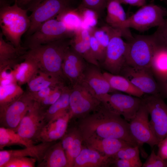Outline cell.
<instances>
[{
	"label": "cell",
	"instance_id": "obj_39",
	"mask_svg": "<svg viewBox=\"0 0 167 167\" xmlns=\"http://www.w3.org/2000/svg\"><path fill=\"white\" fill-rule=\"evenodd\" d=\"M108 0H82L81 4L84 7L95 11L100 16L106 8Z\"/></svg>",
	"mask_w": 167,
	"mask_h": 167
},
{
	"label": "cell",
	"instance_id": "obj_29",
	"mask_svg": "<svg viewBox=\"0 0 167 167\" xmlns=\"http://www.w3.org/2000/svg\"><path fill=\"white\" fill-rule=\"evenodd\" d=\"M103 75L111 87L116 91H120L128 95L142 98L144 94L124 77L106 71Z\"/></svg>",
	"mask_w": 167,
	"mask_h": 167
},
{
	"label": "cell",
	"instance_id": "obj_20",
	"mask_svg": "<svg viewBox=\"0 0 167 167\" xmlns=\"http://www.w3.org/2000/svg\"><path fill=\"white\" fill-rule=\"evenodd\" d=\"M84 140L85 141L88 148L95 150L103 155L111 158L123 148L137 146L130 142L116 139L91 137Z\"/></svg>",
	"mask_w": 167,
	"mask_h": 167
},
{
	"label": "cell",
	"instance_id": "obj_27",
	"mask_svg": "<svg viewBox=\"0 0 167 167\" xmlns=\"http://www.w3.org/2000/svg\"><path fill=\"white\" fill-rule=\"evenodd\" d=\"M0 33V69L7 66L14 67L18 59L26 52L16 48L11 43L6 42Z\"/></svg>",
	"mask_w": 167,
	"mask_h": 167
},
{
	"label": "cell",
	"instance_id": "obj_46",
	"mask_svg": "<svg viewBox=\"0 0 167 167\" xmlns=\"http://www.w3.org/2000/svg\"><path fill=\"white\" fill-rule=\"evenodd\" d=\"M44 0H17L18 5L21 8L32 11L38 4Z\"/></svg>",
	"mask_w": 167,
	"mask_h": 167
},
{
	"label": "cell",
	"instance_id": "obj_18",
	"mask_svg": "<svg viewBox=\"0 0 167 167\" xmlns=\"http://www.w3.org/2000/svg\"><path fill=\"white\" fill-rule=\"evenodd\" d=\"M70 119L69 111L48 122L42 129L36 141L52 142L62 139L67 131Z\"/></svg>",
	"mask_w": 167,
	"mask_h": 167
},
{
	"label": "cell",
	"instance_id": "obj_35",
	"mask_svg": "<svg viewBox=\"0 0 167 167\" xmlns=\"http://www.w3.org/2000/svg\"><path fill=\"white\" fill-rule=\"evenodd\" d=\"M111 28V27L107 24L100 28L95 27L90 31L98 42L105 56L110 39Z\"/></svg>",
	"mask_w": 167,
	"mask_h": 167
},
{
	"label": "cell",
	"instance_id": "obj_11",
	"mask_svg": "<svg viewBox=\"0 0 167 167\" xmlns=\"http://www.w3.org/2000/svg\"><path fill=\"white\" fill-rule=\"evenodd\" d=\"M35 101L28 91L8 105L0 108L1 126L16 131L22 119Z\"/></svg>",
	"mask_w": 167,
	"mask_h": 167
},
{
	"label": "cell",
	"instance_id": "obj_9",
	"mask_svg": "<svg viewBox=\"0 0 167 167\" xmlns=\"http://www.w3.org/2000/svg\"><path fill=\"white\" fill-rule=\"evenodd\" d=\"M75 0H44L36 5L29 16L30 24L25 36L33 33L45 21L54 19L65 11L76 8Z\"/></svg>",
	"mask_w": 167,
	"mask_h": 167
},
{
	"label": "cell",
	"instance_id": "obj_43",
	"mask_svg": "<svg viewBox=\"0 0 167 167\" xmlns=\"http://www.w3.org/2000/svg\"><path fill=\"white\" fill-rule=\"evenodd\" d=\"M90 33V45L92 52L94 58L100 65L104 62L105 56L97 41L91 32Z\"/></svg>",
	"mask_w": 167,
	"mask_h": 167
},
{
	"label": "cell",
	"instance_id": "obj_10",
	"mask_svg": "<svg viewBox=\"0 0 167 167\" xmlns=\"http://www.w3.org/2000/svg\"><path fill=\"white\" fill-rule=\"evenodd\" d=\"M151 117L152 130L158 142L167 136V105L160 95H148L142 97Z\"/></svg>",
	"mask_w": 167,
	"mask_h": 167
},
{
	"label": "cell",
	"instance_id": "obj_34",
	"mask_svg": "<svg viewBox=\"0 0 167 167\" xmlns=\"http://www.w3.org/2000/svg\"><path fill=\"white\" fill-rule=\"evenodd\" d=\"M20 86L16 82L0 85V108L16 100L24 93Z\"/></svg>",
	"mask_w": 167,
	"mask_h": 167
},
{
	"label": "cell",
	"instance_id": "obj_47",
	"mask_svg": "<svg viewBox=\"0 0 167 167\" xmlns=\"http://www.w3.org/2000/svg\"><path fill=\"white\" fill-rule=\"evenodd\" d=\"M157 154L162 159L167 160V136L157 144Z\"/></svg>",
	"mask_w": 167,
	"mask_h": 167
},
{
	"label": "cell",
	"instance_id": "obj_45",
	"mask_svg": "<svg viewBox=\"0 0 167 167\" xmlns=\"http://www.w3.org/2000/svg\"><path fill=\"white\" fill-rule=\"evenodd\" d=\"M54 88L49 87L34 92L28 91L35 101L39 102L48 96Z\"/></svg>",
	"mask_w": 167,
	"mask_h": 167
},
{
	"label": "cell",
	"instance_id": "obj_37",
	"mask_svg": "<svg viewBox=\"0 0 167 167\" xmlns=\"http://www.w3.org/2000/svg\"><path fill=\"white\" fill-rule=\"evenodd\" d=\"M113 161L116 159H126L141 161L139 146L126 147L121 149L112 157Z\"/></svg>",
	"mask_w": 167,
	"mask_h": 167
},
{
	"label": "cell",
	"instance_id": "obj_33",
	"mask_svg": "<svg viewBox=\"0 0 167 167\" xmlns=\"http://www.w3.org/2000/svg\"><path fill=\"white\" fill-rule=\"evenodd\" d=\"M56 17L70 31L75 33L82 28V19L78 7L67 9Z\"/></svg>",
	"mask_w": 167,
	"mask_h": 167
},
{
	"label": "cell",
	"instance_id": "obj_17",
	"mask_svg": "<svg viewBox=\"0 0 167 167\" xmlns=\"http://www.w3.org/2000/svg\"><path fill=\"white\" fill-rule=\"evenodd\" d=\"M83 80L101 102L107 94L117 92L111 87L100 67L96 65L88 63L84 73Z\"/></svg>",
	"mask_w": 167,
	"mask_h": 167
},
{
	"label": "cell",
	"instance_id": "obj_25",
	"mask_svg": "<svg viewBox=\"0 0 167 167\" xmlns=\"http://www.w3.org/2000/svg\"><path fill=\"white\" fill-rule=\"evenodd\" d=\"M24 61L13 67L12 72L16 82L20 85L27 84L39 69L36 61L24 55L21 56Z\"/></svg>",
	"mask_w": 167,
	"mask_h": 167
},
{
	"label": "cell",
	"instance_id": "obj_14",
	"mask_svg": "<svg viewBox=\"0 0 167 167\" xmlns=\"http://www.w3.org/2000/svg\"><path fill=\"white\" fill-rule=\"evenodd\" d=\"M148 111L142 103L135 116L129 122L131 135L139 146L144 143L152 148L159 143L151 126Z\"/></svg>",
	"mask_w": 167,
	"mask_h": 167
},
{
	"label": "cell",
	"instance_id": "obj_21",
	"mask_svg": "<svg viewBox=\"0 0 167 167\" xmlns=\"http://www.w3.org/2000/svg\"><path fill=\"white\" fill-rule=\"evenodd\" d=\"M90 31L81 28L76 32L71 39V46L88 63L100 66L92 52L90 45Z\"/></svg>",
	"mask_w": 167,
	"mask_h": 167
},
{
	"label": "cell",
	"instance_id": "obj_22",
	"mask_svg": "<svg viewBox=\"0 0 167 167\" xmlns=\"http://www.w3.org/2000/svg\"><path fill=\"white\" fill-rule=\"evenodd\" d=\"M61 141L67 160L68 167H73L75 160L83 148V140L79 130H71L66 132Z\"/></svg>",
	"mask_w": 167,
	"mask_h": 167
},
{
	"label": "cell",
	"instance_id": "obj_40",
	"mask_svg": "<svg viewBox=\"0 0 167 167\" xmlns=\"http://www.w3.org/2000/svg\"><path fill=\"white\" fill-rule=\"evenodd\" d=\"M36 159L34 158L20 157L10 160L3 167H33Z\"/></svg>",
	"mask_w": 167,
	"mask_h": 167
},
{
	"label": "cell",
	"instance_id": "obj_16",
	"mask_svg": "<svg viewBox=\"0 0 167 167\" xmlns=\"http://www.w3.org/2000/svg\"><path fill=\"white\" fill-rule=\"evenodd\" d=\"M88 64L71 45L66 49L62 68L65 77L71 85L83 80L84 73Z\"/></svg>",
	"mask_w": 167,
	"mask_h": 167
},
{
	"label": "cell",
	"instance_id": "obj_32",
	"mask_svg": "<svg viewBox=\"0 0 167 167\" xmlns=\"http://www.w3.org/2000/svg\"><path fill=\"white\" fill-rule=\"evenodd\" d=\"M33 141L26 139L13 130L1 126L0 127V149L5 147L18 145L26 147L34 145Z\"/></svg>",
	"mask_w": 167,
	"mask_h": 167
},
{
	"label": "cell",
	"instance_id": "obj_31",
	"mask_svg": "<svg viewBox=\"0 0 167 167\" xmlns=\"http://www.w3.org/2000/svg\"><path fill=\"white\" fill-rule=\"evenodd\" d=\"M71 87L65 86L59 99L45 111L47 122L69 111Z\"/></svg>",
	"mask_w": 167,
	"mask_h": 167
},
{
	"label": "cell",
	"instance_id": "obj_8",
	"mask_svg": "<svg viewBox=\"0 0 167 167\" xmlns=\"http://www.w3.org/2000/svg\"><path fill=\"white\" fill-rule=\"evenodd\" d=\"M122 37L120 30L111 27L110 39L105 59L100 65L107 72L114 75H120L126 64L127 43L123 40Z\"/></svg>",
	"mask_w": 167,
	"mask_h": 167
},
{
	"label": "cell",
	"instance_id": "obj_48",
	"mask_svg": "<svg viewBox=\"0 0 167 167\" xmlns=\"http://www.w3.org/2000/svg\"><path fill=\"white\" fill-rule=\"evenodd\" d=\"M122 4H128L133 6H142L145 5L147 0H118Z\"/></svg>",
	"mask_w": 167,
	"mask_h": 167
},
{
	"label": "cell",
	"instance_id": "obj_44",
	"mask_svg": "<svg viewBox=\"0 0 167 167\" xmlns=\"http://www.w3.org/2000/svg\"><path fill=\"white\" fill-rule=\"evenodd\" d=\"M112 163L117 167H140L143 165L141 161L120 159L114 160Z\"/></svg>",
	"mask_w": 167,
	"mask_h": 167
},
{
	"label": "cell",
	"instance_id": "obj_42",
	"mask_svg": "<svg viewBox=\"0 0 167 167\" xmlns=\"http://www.w3.org/2000/svg\"><path fill=\"white\" fill-rule=\"evenodd\" d=\"M143 167H167V161L162 159L153 150Z\"/></svg>",
	"mask_w": 167,
	"mask_h": 167
},
{
	"label": "cell",
	"instance_id": "obj_3",
	"mask_svg": "<svg viewBox=\"0 0 167 167\" xmlns=\"http://www.w3.org/2000/svg\"><path fill=\"white\" fill-rule=\"evenodd\" d=\"M28 10L19 6L16 2L11 5L9 1L0 0V27L3 36L17 49L24 51L21 39L30 24Z\"/></svg>",
	"mask_w": 167,
	"mask_h": 167
},
{
	"label": "cell",
	"instance_id": "obj_38",
	"mask_svg": "<svg viewBox=\"0 0 167 167\" xmlns=\"http://www.w3.org/2000/svg\"><path fill=\"white\" fill-rule=\"evenodd\" d=\"M165 1L167 5V0ZM152 36L156 46L167 48V19Z\"/></svg>",
	"mask_w": 167,
	"mask_h": 167
},
{
	"label": "cell",
	"instance_id": "obj_28",
	"mask_svg": "<svg viewBox=\"0 0 167 167\" xmlns=\"http://www.w3.org/2000/svg\"><path fill=\"white\" fill-rule=\"evenodd\" d=\"M64 82L39 69L27 84L28 91L34 92L49 87L63 86Z\"/></svg>",
	"mask_w": 167,
	"mask_h": 167
},
{
	"label": "cell",
	"instance_id": "obj_50",
	"mask_svg": "<svg viewBox=\"0 0 167 167\" xmlns=\"http://www.w3.org/2000/svg\"><path fill=\"white\" fill-rule=\"evenodd\" d=\"M13 0L14 1V2H16L17 1V0Z\"/></svg>",
	"mask_w": 167,
	"mask_h": 167
},
{
	"label": "cell",
	"instance_id": "obj_2",
	"mask_svg": "<svg viewBox=\"0 0 167 167\" xmlns=\"http://www.w3.org/2000/svg\"><path fill=\"white\" fill-rule=\"evenodd\" d=\"M71 39H60L31 48L24 55L34 59L40 70L64 82L67 80L62 65L65 52L70 46Z\"/></svg>",
	"mask_w": 167,
	"mask_h": 167
},
{
	"label": "cell",
	"instance_id": "obj_49",
	"mask_svg": "<svg viewBox=\"0 0 167 167\" xmlns=\"http://www.w3.org/2000/svg\"><path fill=\"white\" fill-rule=\"evenodd\" d=\"M160 95L163 98H167V80L163 84L160 85Z\"/></svg>",
	"mask_w": 167,
	"mask_h": 167
},
{
	"label": "cell",
	"instance_id": "obj_6",
	"mask_svg": "<svg viewBox=\"0 0 167 167\" xmlns=\"http://www.w3.org/2000/svg\"><path fill=\"white\" fill-rule=\"evenodd\" d=\"M126 65L135 67H151L156 48L152 35H138L127 42Z\"/></svg>",
	"mask_w": 167,
	"mask_h": 167
},
{
	"label": "cell",
	"instance_id": "obj_4",
	"mask_svg": "<svg viewBox=\"0 0 167 167\" xmlns=\"http://www.w3.org/2000/svg\"><path fill=\"white\" fill-rule=\"evenodd\" d=\"M101 104V101L83 80L71 85L70 119L75 117L83 118L97 110Z\"/></svg>",
	"mask_w": 167,
	"mask_h": 167
},
{
	"label": "cell",
	"instance_id": "obj_23",
	"mask_svg": "<svg viewBox=\"0 0 167 167\" xmlns=\"http://www.w3.org/2000/svg\"><path fill=\"white\" fill-rule=\"evenodd\" d=\"M112 158L89 148H83L75 159L73 167L106 166L112 163Z\"/></svg>",
	"mask_w": 167,
	"mask_h": 167
},
{
	"label": "cell",
	"instance_id": "obj_30",
	"mask_svg": "<svg viewBox=\"0 0 167 167\" xmlns=\"http://www.w3.org/2000/svg\"><path fill=\"white\" fill-rule=\"evenodd\" d=\"M106 9L107 24L122 31V26L127 17L121 4L118 0H108Z\"/></svg>",
	"mask_w": 167,
	"mask_h": 167
},
{
	"label": "cell",
	"instance_id": "obj_5",
	"mask_svg": "<svg viewBox=\"0 0 167 167\" xmlns=\"http://www.w3.org/2000/svg\"><path fill=\"white\" fill-rule=\"evenodd\" d=\"M167 10L154 4L145 5L129 17L122 27L124 32L130 28L143 32L152 28L159 27L165 22Z\"/></svg>",
	"mask_w": 167,
	"mask_h": 167
},
{
	"label": "cell",
	"instance_id": "obj_1",
	"mask_svg": "<svg viewBox=\"0 0 167 167\" xmlns=\"http://www.w3.org/2000/svg\"><path fill=\"white\" fill-rule=\"evenodd\" d=\"M82 118L78 127L83 140L91 137L116 139L138 146L131 135L128 122L102 103L97 110Z\"/></svg>",
	"mask_w": 167,
	"mask_h": 167
},
{
	"label": "cell",
	"instance_id": "obj_36",
	"mask_svg": "<svg viewBox=\"0 0 167 167\" xmlns=\"http://www.w3.org/2000/svg\"><path fill=\"white\" fill-rule=\"evenodd\" d=\"M78 9L82 19V28L91 31L96 27L98 15L94 11L85 7L80 4Z\"/></svg>",
	"mask_w": 167,
	"mask_h": 167
},
{
	"label": "cell",
	"instance_id": "obj_26",
	"mask_svg": "<svg viewBox=\"0 0 167 167\" xmlns=\"http://www.w3.org/2000/svg\"><path fill=\"white\" fill-rule=\"evenodd\" d=\"M151 68L159 86L167 80V48L156 45Z\"/></svg>",
	"mask_w": 167,
	"mask_h": 167
},
{
	"label": "cell",
	"instance_id": "obj_19",
	"mask_svg": "<svg viewBox=\"0 0 167 167\" xmlns=\"http://www.w3.org/2000/svg\"><path fill=\"white\" fill-rule=\"evenodd\" d=\"M54 142H41L23 149L1 150L0 151V167H3L11 159L20 157L30 156L36 158L39 163L42 160L46 150Z\"/></svg>",
	"mask_w": 167,
	"mask_h": 167
},
{
	"label": "cell",
	"instance_id": "obj_13",
	"mask_svg": "<svg viewBox=\"0 0 167 167\" xmlns=\"http://www.w3.org/2000/svg\"><path fill=\"white\" fill-rule=\"evenodd\" d=\"M120 75L128 79L144 94L161 96L159 85L151 67H135L126 64Z\"/></svg>",
	"mask_w": 167,
	"mask_h": 167
},
{
	"label": "cell",
	"instance_id": "obj_24",
	"mask_svg": "<svg viewBox=\"0 0 167 167\" xmlns=\"http://www.w3.org/2000/svg\"><path fill=\"white\" fill-rule=\"evenodd\" d=\"M37 167H68L67 159L61 141L54 143L47 149Z\"/></svg>",
	"mask_w": 167,
	"mask_h": 167
},
{
	"label": "cell",
	"instance_id": "obj_51",
	"mask_svg": "<svg viewBox=\"0 0 167 167\" xmlns=\"http://www.w3.org/2000/svg\"><path fill=\"white\" fill-rule=\"evenodd\" d=\"M167 161V160L166 161Z\"/></svg>",
	"mask_w": 167,
	"mask_h": 167
},
{
	"label": "cell",
	"instance_id": "obj_12",
	"mask_svg": "<svg viewBox=\"0 0 167 167\" xmlns=\"http://www.w3.org/2000/svg\"><path fill=\"white\" fill-rule=\"evenodd\" d=\"M45 111L39 102L35 101L22 119L15 131L26 139L36 141L42 129L47 122Z\"/></svg>",
	"mask_w": 167,
	"mask_h": 167
},
{
	"label": "cell",
	"instance_id": "obj_41",
	"mask_svg": "<svg viewBox=\"0 0 167 167\" xmlns=\"http://www.w3.org/2000/svg\"><path fill=\"white\" fill-rule=\"evenodd\" d=\"M65 86L63 85L55 87L48 96L38 102L46 110V109H47L59 99L62 94L63 88Z\"/></svg>",
	"mask_w": 167,
	"mask_h": 167
},
{
	"label": "cell",
	"instance_id": "obj_7",
	"mask_svg": "<svg viewBox=\"0 0 167 167\" xmlns=\"http://www.w3.org/2000/svg\"><path fill=\"white\" fill-rule=\"evenodd\" d=\"M74 34L61 21L52 19L43 23L33 33L26 36L24 45L29 49L60 39L71 38Z\"/></svg>",
	"mask_w": 167,
	"mask_h": 167
},
{
	"label": "cell",
	"instance_id": "obj_15",
	"mask_svg": "<svg viewBox=\"0 0 167 167\" xmlns=\"http://www.w3.org/2000/svg\"><path fill=\"white\" fill-rule=\"evenodd\" d=\"M101 102L110 110L130 122L139 109L142 103V99L115 92L106 95Z\"/></svg>",
	"mask_w": 167,
	"mask_h": 167
}]
</instances>
